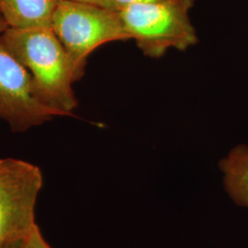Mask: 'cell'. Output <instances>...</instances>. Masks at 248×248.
I'll list each match as a JSON object with an SVG mask.
<instances>
[{
    "mask_svg": "<svg viewBox=\"0 0 248 248\" xmlns=\"http://www.w3.org/2000/svg\"><path fill=\"white\" fill-rule=\"evenodd\" d=\"M115 4L116 8L118 10L124 9L125 7L134 5V4H141V3H148V2H155L159 0H112Z\"/></svg>",
    "mask_w": 248,
    "mask_h": 248,
    "instance_id": "cell-9",
    "label": "cell"
},
{
    "mask_svg": "<svg viewBox=\"0 0 248 248\" xmlns=\"http://www.w3.org/2000/svg\"><path fill=\"white\" fill-rule=\"evenodd\" d=\"M57 0H0V14L10 28L51 27Z\"/></svg>",
    "mask_w": 248,
    "mask_h": 248,
    "instance_id": "cell-6",
    "label": "cell"
},
{
    "mask_svg": "<svg viewBox=\"0 0 248 248\" xmlns=\"http://www.w3.org/2000/svg\"><path fill=\"white\" fill-rule=\"evenodd\" d=\"M223 185L234 203L248 208V146L240 144L220 161Z\"/></svg>",
    "mask_w": 248,
    "mask_h": 248,
    "instance_id": "cell-7",
    "label": "cell"
},
{
    "mask_svg": "<svg viewBox=\"0 0 248 248\" xmlns=\"http://www.w3.org/2000/svg\"><path fill=\"white\" fill-rule=\"evenodd\" d=\"M72 1H78V2H85V3H90V4H94V5H98L103 8L107 9H115L118 10L116 8L115 4L113 3L112 0H72Z\"/></svg>",
    "mask_w": 248,
    "mask_h": 248,
    "instance_id": "cell-10",
    "label": "cell"
},
{
    "mask_svg": "<svg viewBox=\"0 0 248 248\" xmlns=\"http://www.w3.org/2000/svg\"><path fill=\"white\" fill-rule=\"evenodd\" d=\"M194 0H159L120 9L126 32L145 56L159 58L169 49L185 51L198 43L189 18Z\"/></svg>",
    "mask_w": 248,
    "mask_h": 248,
    "instance_id": "cell-3",
    "label": "cell"
},
{
    "mask_svg": "<svg viewBox=\"0 0 248 248\" xmlns=\"http://www.w3.org/2000/svg\"><path fill=\"white\" fill-rule=\"evenodd\" d=\"M8 28L0 14V120L13 132L22 133L58 114L37 99L29 74L3 45L1 36Z\"/></svg>",
    "mask_w": 248,
    "mask_h": 248,
    "instance_id": "cell-5",
    "label": "cell"
},
{
    "mask_svg": "<svg viewBox=\"0 0 248 248\" xmlns=\"http://www.w3.org/2000/svg\"><path fill=\"white\" fill-rule=\"evenodd\" d=\"M3 45L25 68L37 99L58 116L70 115L78 106L71 62L51 27L10 28Z\"/></svg>",
    "mask_w": 248,
    "mask_h": 248,
    "instance_id": "cell-1",
    "label": "cell"
},
{
    "mask_svg": "<svg viewBox=\"0 0 248 248\" xmlns=\"http://www.w3.org/2000/svg\"><path fill=\"white\" fill-rule=\"evenodd\" d=\"M24 248H52L45 241L38 225L31 232V235L24 242Z\"/></svg>",
    "mask_w": 248,
    "mask_h": 248,
    "instance_id": "cell-8",
    "label": "cell"
},
{
    "mask_svg": "<svg viewBox=\"0 0 248 248\" xmlns=\"http://www.w3.org/2000/svg\"><path fill=\"white\" fill-rule=\"evenodd\" d=\"M25 242V241H24ZM24 242H19V243H17L16 245H14V246H12V247H10L9 248H24Z\"/></svg>",
    "mask_w": 248,
    "mask_h": 248,
    "instance_id": "cell-11",
    "label": "cell"
},
{
    "mask_svg": "<svg viewBox=\"0 0 248 248\" xmlns=\"http://www.w3.org/2000/svg\"><path fill=\"white\" fill-rule=\"evenodd\" d=\"M44 177L29 162L0 159V248L24 242L35 228V206Z\"/></svg>",
    "mask_w": 248,
    "mask_h": 248,
    "instance_id": "cell-4",
    "label": "cell"
},
{
    "mask_svg": "<svg viewBox=\"0 0 248 248\" xmlns=\"http://www.w3.org/2000/svg\"><path fill=\"white\" fill-rule=\"evenodd\" d=\"M51 28L67 53L76 81L83 77L89 55L99 46L131 40L119 10L78 1L57 0Z\"/></svg>",
    "mask_w": 248,
    "mask_h": 248,
    "instance_id": "cell-2",
    "label": "cell"
}]
</instances>
